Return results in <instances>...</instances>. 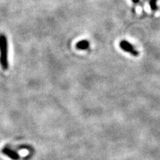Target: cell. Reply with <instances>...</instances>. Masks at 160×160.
Masks as SVG:
<instances>
[{"label": "cell", "instance_id": "6da1fadb", "mask_svg": "<svg viewBox=\"0 0 160 160\" xmlns=\"http://www.w3.org/2000/svg\"><path fill=\"white\" fill-rule=\"evenodd\" d=\"M0 65L3 70L8 68V46L7 37L0 34Z\"/></svg>", "mask_w": 160, "mask_h": 160}, {"label": "cell", "instance_id": "7a4b0ae2", "mask_svg": "<svg viewBox=\"0 0 160 160\" xmlns=\"http://www.w3.org/2000/svg\"><path fill=\"white\" fill-rule=\"evenodd\" d=\"M119 46L124 51L128 52L133 57H138L139 55V52L135 49L134 46L131 44L127 40H122L119 43Z\"/></svg>", "mask_w": 160, "mask_h": 160}, {"label": "cell", "instance_id": "3957f363", "mask_svg": "<svg viewBox=\"0 0 160 160\" xmlns=\"http://www.w3.org/2000/svg\"><path fill=\"white\" fill-rule=\"evenodd\" d=\"M2 151V153H4V154L8 156V157L9 158H11V159H12L18 160L19 159V154H18L17 153H16L15 151H12L11 149L5 147Z\"/></svg>", "mask_w": 160, "mask_h": 160}, {"label": "cell", "instance_id": "277c9868", "mask_svg": "<svg viewBox=\"0 0 160 160\" xmlns=\"http://www.w3.org/2000/svg\"><path fill=\"white\" fill-rule=\"evenodd\" d=\"M78 50H87L90 47V42L88 40H81L76 45Z\"/></svg>", "mask_w": 160, "mask_h": 160}, {"label": "cell", "instance_id": "5b68a950", "mask_svg": "<svg viewBox=\"0 0 160 160\" xmlns=\"http://www.w3.org/2000/svg\"><path fill=\"white\" fill-rule=\"evenodd\" d=\"M158 0H149V5L151 11L153 12H156L158 10V6L157 5Z\"/></svg>", "mask_w": 160, "mask_h": 160}, {"label": "cell", "instance_id": "8992f818", "mask_svg": "<svg viewBox=\"0 0 160 160\" xmlns=\"http://www.w3.org/2000/svg\"><path fill=\"white\" fill-rule=\"evenodd\" d=\"M132 2L134 4H138L140 2V0H132Z\"/></svg>", "mask_w": 160, "mask_h": 160}, {"label": "cell", "instance_id": "52a82bcc", "mask_svg": "<svg viewBox=\"0 0 160 160\" xmlns=\"http://www.w3.org/2000/svg\"><path fill=\"white\" fill-rule=\"evenodd\" d=\"M146 1H147V0H143V2H142L141 3V6H142V5H144V4H145V2Z\"/></svg>", "mask_w": 160, "mask_h": 160}]
</instances>
